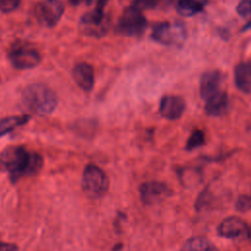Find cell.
<instances>
[{
	"label": "cell",
	"instance_id": "cell-12",
	"mask_svg": "<svg viewBox=\"0 0 251 251\" xmlns=\"http://www.w3.org/2000/svg\"><path fill=\"white\" fill-rule=\"evenodd\" d=\"M224 80V75L220 71H208L200 78V96L206 101L212 96L219 93Z\"/></svg>",
	"mask_w": 251,
	"mask_h": 251
},
{
	"label": "cell",
	"instance_id": "cell-11",
	"mask_svg": "<svg viewBox=\"0 0 251 251\" xmlns=\"http://www.w3.org/2000/svg\"><path fill=\"white\" fill-rule=\"evenodd\" d=\"M185 110V101L177 95H165L159 104L160 115L170 121L179 119Z\"/></svg>",
	"mask_w": 251,
	"mask_h": 251
},
{
	"label": "cell",
	"instance_id": "cell-2",
	"mask_svg": "<svg viewBox=\"0 0 251 251\" xmlns=\"http://www.w3.org/2000/svg\"><path fill=\"white\" fill-rule=\"evenodd\" d=\"M29 152L25 147L13 145L5 148L0 153V171L10 174L13 182L18 181L24 176Z\"/></svg>",
	"mask_w": 251,
	"mask_h": 251
},
{
	"label": "cell",
	"instance_id": "cell-26",
	"mask_svg": "<svg viewBox=\"0 0 251 251\" xmlns=\"http://www.w3.org/2000/svg\"><path fill=\"white\" fill-rule=\"evenodd\" d=\"M108 2L109 0H97L94 9L99 12H105V7L108 4Z\"/></svg>",
	"mask_w": 251,
	"mask_h": 251
},
{
	"label": "cell",
	"instance_id": "cell-7",
	"mask_svg": "<svg viewBox=\"0 0 251 251\" xmlns=\"http://www.w3.org/2000/svg\"><path fill=\"white\" fill-rule=\"evenodd\" d=\"M64 14V6L59 0H42L34 6V16L39 24L55 26Z\"/></svg>",
	"mask_w": 251,
	"mask_h": 251
},
{
	"label": "cell",
	"instance_id": "cell-15",
	"mask_svg": "<svg viewBox=\"0 0 251 251\" xmlns=\"http://www.w3.org/2000/svg\"><path fill=\"white\" fill-rule=\"evenodd\" d=\"M234 82L241 92H251V62H243L235 67Z\"/></svg>",
	"mask_w": 251,
	"mask_h": 251
},
{
	"label": "cell",
	"instance_id": "cell-20",
	"mask_svg": "<svg viewBox=\"0 0 251 251\" xmlns=\"http://www.w3.org/2000/svg\"><path fill=\"white\" fill-rule=\"evenodd\" d=\"M204 143H205V133L201 129H195L189 135L185 144V149L187 151H192L202 146Z\"/></svg>",
	"mask_w": 251,
	"mask_h": 251
},
{
	"label": "cell",
	"instance_id": "cell-19",
	"mask_svg": "<svg viewBox=\"0 0 251 251\" xmlns=\"http://www.w3.org/2000/svg\"><path fill=\"white\" fill-rule=\"evenodd\" d=\"M43 166V159L42 156L38 153L32 152L29 153L28 160L24 171V176H32L36 175Z\"/></svg>",
	"mask_w": 251,
	"mask_h": 251
},
{
	"label": "cell",
	"instance_id": "cell-13",
	"mask_svg": "<svg viewBox=\"0 0 251 251\" xmlns=\"http://www.w3.org/2000/svg\"><path fill=\"white\" fill-rule=\"evenodd\" d=\"M72 75L75 83L84 91H91L94 86V70L91 65L85 62L77 63L73 71Z\"/></svg>",
	"mask_w": 251,
	"mask_h": 251
},
{
	"label": "cell",
	"instance_id": "cell-1",
	"mask_svg": "<svg viewBox=\"0 0 251 251\" xmlns=\"http://www.w3.org/2000/svg\"><path fill=\"white\" fill-rule=\"evenodd\" d=\"M22 102L25 108L38 115L53 113L58 105L55 91L41 82L26 85L22 92Z\"/></svg>",
	"mask_w": 251,
	"mask_h": 251
},
{
	"label": "cell",
	"instance_id": "cell-27",
	"mask_svg": "<svg viewBox=\"0 0 251 251\" xmlns=\"http://www.w3.org/2000/svg\"><path fill=\"white\" fill-rule=\"evenodd\" d=\"M70 4L73 6H77L81 3H86V4H90L91 0H69Z\"/></svg>",
	"mask_w": 251,
	"mask_h": 251
},
{
	"label": "cell",
	"instance_id": "cell-9",
	"mask_svg": "<svg viewBox=\"0 0 251 251\" xmlns=\"http://www.w3.org/2000/svg\"><path fill=\"white\" fill-rule=\"evenodd\" d=\"M81 29L91 36H103L109 28V19L105 13L93 10L84 14L80 19Z\"/></svg>",
	"mask_w": 251,
	"mask_h": 251
},
{
	"label": "cell",
	"instance_id": "cell-14",
	"mask_svg": "<svg viewBox=\"0 0 251 251\" xmlns=\"http://www.w3.org/2000/svg\"><path fill=\"white\" fill-rule=\"evenodd\" d=\"M205 112L212 117H219L226 113L228 107V97L225 91H220L205 101Z\"/></svg>",
	"mask_w": 251,
	"mask_h": 251
},
{
	"label": "cell",
	"instance_id": "cell-23",
	"mask_svg": "<svg viewBox=\"0 0 251 251\" xmlns=\"http://www.w3.org/2000/svg\"><path fill=\"white\" fill-rule=\"evenodd\" d=\"M21 5V0H0V12L9 14L16 11Z\"/></svg>",
	"mask_w": 251,
	"mask_h": 251
},
{
	"label": "cell",
	"instance_id": "cell-6",
	"mask_svg": "<svg viewBox=\"0 0 251 251\" xmlns=\"http://www.w3.org/2000/svg\"><path fill=\"white\" fill-rule=\"evenodd\" d=\"M151 37L164 45H181L186 39V28L180 22L157 23L152 27Z\"/></svg>",
	"mask_w": 251,
	"mask_h": 251
},
{
	"label": "cell",
	"instance_id": "cell-17",
	"mask_svg": "<svg viewBox=\"0 0 251 251\" xmlns=\"http://www.w3.org/2000/svg\"><path fill=\"white\" fill-rule=\"evenodd\" d=\"M30 119L29 115L9 116L0 120V136H3L15 128L24 126Z\"/></svg>",
	"mask_w": 251,
	"mask_h": 251
},
{
	"label": "cell",
	"instance_id": "cell-10",
	"mask_svg": "<svg viewBox=\"0 0 251 251\" xmlns=\"http://www.w3.org/2000/svg\"><path fill=\"white\" fill-rule=\"evenodd\" d=\"M217 232L220 236L233 239L242 235L249 234V228L245 221L239 217L230 216L225 218L218 226Z\"/></svg>",
	"mask_w": 251,
	"mask_h": 251
},
{
	"label": "cell",
	"instance_id": "cell-3",
	"mask_svg": "<svg viewBox=\"0 0 251 251\" xmlns=\"http://www.w3.org/2000/svg\"><path fill=\"white\" fill-rule=\"evenodd\" d=\"M109 178L106 173L94 164L85 166L82 173L81 186L83 192L93 199L103 197L109 189Z\"/></svg>",
	"mask_w": 251,
	"mask_h": 251
},
{
	"label": "cell",
	"instance_id": "cell-24",
	"mask_svg": "<svg viewBox=\"0 0 251 251\" xmlns=\"http://www.w3.org/2000/svg\"><path fill=\"white\" fill-rule=\"evenodd\" d=\"M236 12L244 19L251 18V0H241L236 6Z\"/></svg>",
	"mask_w": 251,
	"mask_h": 251
},
{
	"label": "cell",
	"instance_id": "cell-21",
	"mask_svg": "<svg viewBox=\"0 0 251 251\" xmlns=\"http://www.w3.org/2000/svg\"><path fill=\"white\" fill-rule=\"evenodd\" d=\"M235 208L239 212L250 211L251 210V193L240 195L235 202Z\"/></svg>",
	"mask_w": 251,
	"mask_h": 251
},
{
	"label": "cell",
	"instance_id": "cell-16",
	"mask_svg": "<svg viewBox=\"0 0 251 251\" xmlns=\"http://www.w3.org/2000/svg\"><path fill=\"white\" fill-rule=\"evenodd\" d=\"M181 251H218V249L208 238L193 236L184 242Z\"/></svg>",
	"mask_w": 251,
	"mask_h": 251
},
{
	"label": "cell",
	"instance_id": "cell-25",
	"mask_svg": "<svg viewBox=\"0 0 251 251\" xmlns=\"http://www.w3.org/2000/svg\"><path fill=\"white\" fill-rule=\"evenodd\" d=\"M0 251H18V248L11 243H0Z\"/></svg>",
	"mask_w": 251,
	"mask_h": 251
},
{
	"label": "cell",
	"instance_id": "cell-22",
	"mask_svg": "<svg viewBox=\"0 0 251 251\" xmlns=\"http://www.w3.org/2000/svg\"><path fill=\"white\" fill-rule=\"evenodd\" d=\"M166 0H133L134 6L140 10H151L160 7Z\"/></svg>",
	"mask_w": 251,
	"mask_h": 251
},
{
	"label": "cell",
	"instance_id": "cell-4",
	"mask_svg": "<svg viewBox=\"0 0 251 251\" xmlns=\"http://www.w3.org/2000/svg\"><path fill=\"white\" fill-rule=\"evenodd\" d=\"M147 21L142 11L132 5L123 11L117 22L116 31L124 36H139L145 31Z\"/></svg>",
	"mask_w": 251,
	"mask_h": 251
},
{
	"label": "cell",
	"instance_id": "cell-5",
	"mask_svg": "<svg viewBox=\"0 0 251 251\" xmlns=\"http://www.w3.org/2000/svg\"><path fill=\"white\" fill-rule=\"evenodd\" d=\"M8 58L12 66L17 70H29L38 66L41 62V55L25 41H16L8 52Z\"/></svg>",
	"mask_w": 251,
	"mask_h": 251
},
{
	"label": "cell",
	"instance_id": "cell-18",
	"mask_svg": "<svg viewBox=\"0 0 251 251\" xmlns=\"http://www.w3.org/2000/svg\"><path fill=\"white\" fill-rule=\"evenodd\" d=\"M177 12L185 17H191L203 10V4L198 0H177Z\"/></svg>",
	"mask_w": 251,
	"mask_h": 251
},
{
	"label": "cell",
	"instance_id": "cell-8",
	"mask_svg": "<svg viewBox=\"0 0 251 251\" xmlns=\"http://www.w3.org/2000/svg\"><path fill=\"white\" fill-rule=\"evenodd\" d=\"M172 194L171 188L162 181H145L139 186V196L141 202L146 206L160 203Z\"/></svg>",
	"mask_w": 251,
	"mask_h": 251
}]
</instances>
